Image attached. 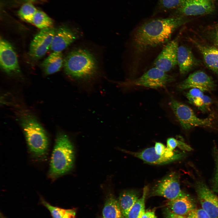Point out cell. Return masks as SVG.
I'll return each mask as SVG.
<instances>
[{"mask_svg":"<svg viewBox=\"0 0 218 218\" xmlns=\"http://www.w3.org/2000/svg\"><path fill=\"white\" fill-rule=\"evenodd\" d=\"M189 21L184 17L173 16L154 19L143 23L134 35V51L141 53L168 42L175 30Z\"/></svg>","mask_w":218,"mask_h":218,"instance_id":"1","label":"cell"},{"mask_svg":"<svg viewBox=\"0 0 218 218\" xmlns=\"http://www.w3.org/2000/svg\"><path fill=\"white\" fill-rule=\"evenodd\" d=\"M65 73L68 76L80 81H88L96 75L98 69L97 61L89 51L77 49L70 52L64 59Z\"/></svg>","mask_w":218,"mask_h":218,"instance_id":"2","label":"cell"},{"mask_svg":"<svg viewBox=\"0 0 218 218\" xmlns=\"http://www.w3.org/2000/svg\"><path fill=\"white\" fill-rule=\"evenodd\" d=\"M74 151L68 136L62 131L57 133L51 155L49 177L55 179L69 171L74 165Z\"/></svg>","mask_w":218,"mask_h":218,"instance_id":"3","label":"cell"},{"mask_svg":"<svg viewBox=\"0 0 218 218\" xmlns=\"http://www.w3.org/2000/svg\"><path fill=\"white\" fill-rule=\"evenodd\" d=\"M19 121L30 151L36 157L44 156L48 150V140L44 128L36 117L29 113H22Z\"/></svg>","mask_w":218,"mask_h":218,"instance_id":"4","label":"cell"},{"mask_svg":"<svg viewBox=\"0 0 218 218\" xmlns=\"http://www.w3.org/2000/svg\"><path fill=\"white\" fill-rule=\"evenodd\" d=\"M169 104L181 126L189 129L197 126L211 127L212 119L208 117L200 119L197 117L188 106L171 98Z\"/></svg>","mask_w":218,"mask_h":218,"instance_id":"5","label":"cell"},{"mask_svg":"<svg viewBox=\"0 0 218 218\" xmlns=\"http://www.w3.org/2000/svg\"><path fill=\"white\" fill-rule=\"evenodd\" d=\"M178 175L172 173L158 181L150 190V196L164 197L168 200L175 199L184 193L181 190Z\"/></svg>","mask_w":218,"mask_h":218,"instance_id":"6","label":"cell"},{"mask_svg":"<svg viewBox=\"0 0 218 218\" xmlns=\"http://www.w3.org/2000/svg\"><path fill=\"white\" fill-rule=\"evenodd\" d=\"M174 80L173 77L155 67L149 69L140 77L125 85L141 86L152 88L165 87Z\"/></svg>","mask_w":218,"mask_h":218,"instance_id":"7","label":"cell"},{"mask_svg":"<svg viewBox=\"0 0 218 218\" xmlns=\"http://www.w3.org/2000/svg\"><path fill=\"white\" fill-rule=\"evenodd\" d=\"M215 9L214 0H185L176 10L174 16L206 15L213 12Z\"/></svg>","mask_w":218,"mask_h":218,"instance_id":"8","label":"cell"},{"mask_svg":"<svg viewBox=\"0 0 218 218\" xmlns=\"http://www.w3.org/2000/svg\"><path fill=\"white\" fill-rule=\"evenodd\" d=\"M125 151L142 160L146 163L153 164H167L179 160L183 156L181 152L172 151L167 148L166 154L163 155L157 154L154 147L148 148L140 152Z\"/></svg>","mask_w":218,"mask_h":218,"instance_id":"9","label":"cell"},{"mask_svg":"<svg viewBox=\"0 0 218 218\" xmlns=\"http://www.w3.org/2000/svg\"><path fill=\"white\" fill-rule=\"evenodd\" d=\"M52 27L41 29L34 37L30 45L29 53L35 59L40 58L46 54L50 47L55 32Z\"/></svg>","mask_w":218,"mask_h":218,"instance_id":"10","label":"cell"},{"mask_svg":"<svg viewBox=\"0 0 218 218\" xmlns=\"http://www.w3.org/2000/svg\"><path fill=\"white\" fill-rule=\"evenodd\" d=\"M177 38L167 42L155 59L154 67L167 72L177 64V53L178 47Z\"/></svg>","mask_w":218,"mask_h":218,"instance_id":"11","label":"cell"},{"mask_svg":"<svg viewBox=\"0 0 218 218\" xmlns=\"http://www.w3.org/2000/svg\"><path fill=\"white\" fill-rule=\"evenodd\" d=\"M196 192L202 208L210 218H218V197L205 184H196Z\"/></svg>","mask_w":218,"mask_h":218,"instance_id":"12","label":"cell"},{"mask_svg":"<svg viewBox=\"0 0 218 218\" xmlns=\"http://www.w3.org/2000/svg\"><path fill=\"white\" fill-rule=\"evenodd\" d=\"M0 64L2 69L8 74L20 72L16 53L11 45L7 41L1 38Z\"/></svg>","mask_w":218,"mask_h":218,"instance_id":"13","label":"cell"},{"mask_svg":"<svg viewBox=\"0 0 218 218\" xmlns=\"http://www.w3.org/2000/svg\"><path fill=\"white\" fill-rule=\"evenodd\" d=\"M215 84L212 78L204 72L196 71L190 74L178 85L179 89L183 90L189 88H197L202 91L213 90Z\"/></svg>","mask_w":218,"mask_h":218,"instance_id":"14","label":"cell"},{"mask_svg":"<svg viewBox=\"0 0 218 218\" xmlns=\"http://www.w3.org/2000/svg\"><path fill=\"white\" fill-rule=\"evenodd\" d=\"M76 39L75 34L65 26L59 28L53 37L50 48L53 51L61 52Z\"/></svg>","mask_w":218,"mask_h":218,"instance_id":"15","label":"cell"},{"mask_svg":"<svg viewBox=\"0 0 218 218\" xmlns=\"http://www.w3.org/2000/svg\"><path fill=\"white\" fill-rule=\"evenodd\" d=\"M199 63V61L194 57L188 47L183 45L178 46L177 64L181 74L183 75L187 73Z\"/></svg>","mask_w":218,"mask_h":218,"instance_id":"16","label":"cell"},{"mask_svg":"<svg viewBox=\"0 0 218 218\" xmlns=\"http://www.w3.org/2000/svg\"><path fill=\"white\" fill-rule=\"evenodd\" d=\"M167 206L171 212L184 217L196 208L191 199L184 193L175 199L168 200Z\"/></svg>","mask_w":218,"mask_h":218,"instance_id":"17","label":"cell"},{"mask_svg":"<svg viewBox=\"0 0 218 218\" xmlns=\"http://www.w3.org/2000/svg\"><path fill=\"white\" fill-rule=\"evenodd\" d=\"M191 40L201 53L206 66L218 75V48Z\"/></svg>","mask_w":218,"mask_h":218,"instance_id":"18","label":"cell"},{"mask_svg":"<svg viewBox=\"0 0 218 218\" xmlns=\"http://www.w3.org/2000/svg\"><path fill=\"white\" fill-rule=\"evenodd\" d=\"M203 91L197 88H192L186 94L190 103L193 104L203 112L210 110L212 100L209 96L205 95Z\"/></svg>","mask_w":218,"mask_h":218,"instance_id":"19","label":"cell"},{"mask_svg":"<svg viewBox=\"0 0 218 218\" xmlns=\"http://www.w3.org/2000/svg\"><path fill=\"white\" fill-rule=\"evenodd\" d=\"M64 60L61 52L53 51L44 60L41 66L46 74H52L60 70Z\"/></svg>","mask_w":218,"mask_h":218,"instance_id":"20","label":"cell"},{"mask_svg":"<svg viewBox=\"0 0 218 218\" xmlns=\"http://www.w3.org/2000/svg\"><path fill=\"white\" fill-rule=\"evenodd\" d=\"M138 198L137 192L133 190H125L120 194L118 201L123 216L125 218H127L130 210Z\"/></svg>","mask_w":218,"mask_h":218,"instance_id":"21","label":"cell"},{"mask_svg":"<svg viewBox=\"0 0 218 218\" xmlns=\"http://www.w3.org/2000/svg\"><path fill=\"white\" fill-rule=\"evenodd\" d=\"M103 218H123L118 201L112 194L107 197L102 210Z\"/></svg>","mask_w":218,"mask_h":218,"instance_id":"22","label":"cell"},{"mask_svg":"<svg viewBox=\"0 0 218 218\" xmlns=\"http://www.w3.org/2000/svg\"><path fill=\"white\" fill-rule=\"evenodd\" d=\"M148 190V187L145 186L143 190L141 197L137 200L130 210L127 218H140L145 212V201Z\"/></svg>","mask_w":218,"mask_h":218,"instance_id":"23","label":"cell"},{"mask_svg":"<svg viewBox=\"0 0 218 218\" xmlns=\"http://www.w3.org/2000/svg\"><path fill=\"white\" fill-rule=\"evenodd\" d=\"M32 23L38 28L42 29L52 27L53 21L45 13L37 10L34 15Z\"/></svg>","mask_w":218,"mask_h":218,"instance_id":"24","label":"cell"},{"mask_svg":"<svg viewBox=\"0 0 218 218\" xmlns=\"http://www.w3.org/2000/svg\"><path fill=\"white\" fill-rule=\"evenodd\" d=\"M37 10L32 4L27 3L24 4L21 7L18 13L21 19L31 23L34 15Z\"/></svg>","mask_w":218,"mask_h":218,"instance_id":"25","label":"cell"},{"mask_svg":"<svg viewBox=\"0 0 218 218\" xmlns=\"http://www.w3.org/2000/svg\"><path fill=\"white\" fill-rule=\"evenodd\" d=\"M185 0H159L158 5L161 10L167 11L177 9Z\"/></svg>","mask_w":218,"mask_h":218,"instance_id":"26","label":"cell"},{"mask_svg":"<svg viewBox=\"0 0 218 218\" xmlns=\"http://www.w3.org/2000/svg\"><path fill=\"white\" fill-rule=\"evenodd\" d=\"M42 204L50 212L53 218H62L67 210L53 206L44 199L41 198Z\"/></svg>","mask_w":218,"mask_h":218,"instance_id":"27","label":"cell"},{"mask_svg":"<svg viewBox=\"0 0 218 218\" xmlns=\"http://www.w3.org/2000/svg\"><path fill=\"white\" fill-rule=\"evenodd\" d=\"M167 147L172 151H173L177 147L181 149L187 151H189L192 150L191 147L185 143L177 140L173 137H170L167 139Z\"/></svg>","mask_w":218,"mask_h":218,"instance_id":"28","label":"cell"},{"mask_svg":"<svg viewBox=\"0 0 218 218\" xmlns=\"http://www.w3.org/2000/svg\"><path fill=\"white\" fill-rule=\"evenodd\" d=\"M184 217L185 218H210L202 209H195L191 211Z\"/></svg>","mask_w":218,"mask_h":218,"instance_id":"29","label":"cell"},{"mask_svg":"<svg viewBox=\"0 0 218 218\" xmlns=\"http://www.w3.org/2000/svg\"><path fill=\"white\" fill-rule=\"evenodd\" d=\"M215 160L216 164L215 173L212 181L213 190L218 192V150H215Z\"/></svg>","mask_w":218,"mask_h":218,"instance_id":"30","label":"cell"},{"mask_svg":"<svg viewBox=\"0 0 218 218\" xmlns=\"http://www.w3.org/2000/svg\"><path fill=\"white\" fill-rule=\"evenodd\" d=\"M154 148L155 152L158 154L163 155L166 154L167 148L161 143L156 142Z\"/></svg>","mask_w":218,"mask_h":218,"instance_id":"31","label":"cell"},{"mask_svg":"<svg viewBox=\"0 0 218 218\" xmlns=\"http://www.w3.org/2000/svg\"><path fill=\"white\" fill-rule=\"evenodd\" d=\"M211 35L213 42L216 47L218 48V25L212 31Z\"/></svg>","mask_w":218,"mask_h":218,"instance_id":"32","label":"cell"},{"mask_svg":"<svg viewBox=\"0 0 218 218\" xmlns=\"http://www.w3.org/2000/svg\"><path fill=\"white\" fill-rule=\"evenodd\" d=\"M140 218H157V216L154 211H145Z\"/></svg>","mask_w":218,"mask_h":218,"instance_id":"33","label":"cell"},{"mask_svg":"<svg viewBox=\"0 0 218 218\" xmlns=\"http://www.w3.org/2000/svg\"><path fill=\"white\" fill-rule=\"evenodd\" d=\"M75 209H68L62 218H75Z\"/></svg>","mask_w":218,"mask_h":218,"instance_id":"34","label":"cell"},{"mask_svg":"<svg viewBox=\"0 0 218 218\" xmlns=\"http://www.w3.org/2000/svg\"><path fill=\"white\" fill-rule=\"evenodd\" d=\"M166 218H185L184 216L176 215L169 211L166 215Z\"/></svg>","mask_w":218,"mask_h":218,"instance_id":"35","label":"cell"}]
</instances>
